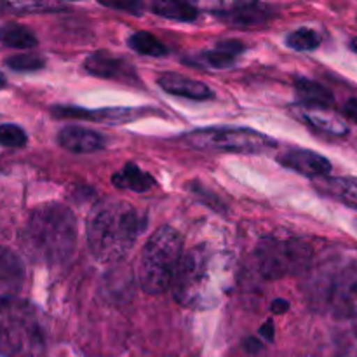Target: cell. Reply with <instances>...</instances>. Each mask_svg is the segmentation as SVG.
I'll return each mask as SVG.
<instances>
[{
  "instance_id": "9c48e42d",
  "label": "cell",
  "mask_w": 357,
  "mask_h": 357,
  "mask_svg": "<svg viewBox=\"0 0 357 357\" xmlns=\"http://www.w3.org/2000/svg\"><path fill=\"white\" fill-rule=\"evenodd\" d=\"M279 162L288 169L309 178H324L331 173V162L314 150L293 149L279 155Z\"/></svg>"
},
{
  "instance_id": "ffe728a7",
  "label": "cell",
  "mask_w": 357,
  "mask_h": 357,
  "mask_svg": "<svg viewBox=\"0 0 357 357\" xmlns=\"http://www.w3.org/2000/svg\"><path fill=\"white\" fill-rule=\"evenodd\" d=\"M303 119L309 122L310 126H314L319 131L328 132V135L333 136H345L349 132V128L345 122H342L340 119L335 117L331 114H324L319 108H309V110L303 112Z\"/></svg>"
},
{
  "instance_id": "cb8c5ba5",
  "label": "cell",
  "mask_w": 357,
  "mask_h": 357,
  "mask_svg": "<svg viewBox=\"0 0 357 357\" xmlns=\"http://www.w3.org/2000/svg\"><path fill=\"white\" fill-rule=\"evenodd\" d=\"M44 65L45 59L38 54H16L6 59V66L14 72H37Z\"/></svg>"
},
{
  "instance_id": "603a6c76",
  "label": "cell",
  "mask_w": 357,
  "mask_h": 357,
  "mask_svg": "<svg viewBox=\"0 0 357 357\" xmlns=\"http://www.w3.org/2000/svg\"><path fill=\"white\" fill-rule=\"evenodd\" d=\"M286 44L295 51H314L321 45V37L316 30L310 28H298L286 37Z\"/></svg>"
},
{
  "instance_id": "9a60e30c",
  "label": "cell",
  "mask_w": 357,
  "mask_h": 357,
  "mask_svg": "<svg viewBox=\"0 0 357 357\" xmlns=\"http://www.w3.org/2000/svg\"><path fill=\"white\" fill-rule=\"evenodd\" d=\"M244 51V45L239 40H222L216 44L215 49L201 52L197 56L199 65L208 66V68L223 70L230 68L236 63L237 56Z\"/></svg>"
},
{
  "instance_id": "7a4b0ae2",
  "label": "cell",
  "mask_w": 357,
  "mask_h": 357,
  "mask_svg": "<svg viewBox=\"0 0 357 357\" xmlns=\"http://www.w3.org/2000/svg\"><path fill=\"white\" fill-rule=\"evenodd\" d=\"M77 237L79 229L73 213L63 204H45L28 218L23 244L35 261L61 265L75 253Z\"/></svg>"
},
{
  "instance_id": "83f0119b",
  "label": "cell",
  "mask_w": 357,
  "mask_h": 357,
  "mask_svg": "<svg viewBox=\"0 0 357 357\" xmlns=\"http://www.w3.org/2000/svg\"><path fill=\"white\" fill-rule=\"evenodd\" d=\"M288 309H289V303L286 302V300H275V302L272 303V312L275 314H284Z\"/></svg>"
},
{
  "instance_id": "6da1fadb",
  "label": "cell",
  "mask_w": 357,
  "mask_h": 357,
  "mask_svg": "<svg viewBox=\"0 0 357 357\" xmlns=\"http://www.w3.org/2000/svg\"><path fill=\"white\" fill-rule=\"evenodd\" d=\"M142 230L138 211L129 202L107 199L91 209L87 216V244L94 258L114 264L128 257Z\"/></svg>"
},
{
  "instance_id": "484cf974",
  "label": "cell",
  "mask_w": 357,
  "mask_h": 357,
  "mask_svg": "<svg viewBox=\"0 0 357 357\" xmlns=\"http://www.w3.org/2000/svg\"><path fill=\"white\" fill-rule=\"evenodd\" d=\"M344 112H345V115L351 119V121H354L357 124V98H351V100L345 103Z\"/></svg>"
},
{
  "instance_id": "8fae6325",
  "label": "cell",
  "mask_w": 357,
  "mask_h": 357,
  "mask_svg": "<svg viewBox=\"0 0 357 357\" xmlns=\"http://www.w3.org/2000/svg\"><path fill=\"white\" fill-rule=\"evenodd\" d=\"M24 282V267L13 251L0 248V303L17 298Z\"/></svg>"
},
{
  "instance_id": "ac0fdd59",
  "label": "cell",
  "mask_w": 357,
  "mask_h": 357,
  "mask_svg": "<svg viewBox=\"0 0 357 357\" xmlns=\"http://www.w3.org/2000/svg\"><path fill=\"white\" fill-rule=\"evenodd\" d=\"M319 190L330 197L338 199L349 208L357 209V180L356 178H326L319 183Z\"/></svg>"
},
{
  "instance_id": "7402d4cb",
  "label": "cell",
  "mask_w": 357,
  "mask_h": 357,
  "mask_svg": "<svg viewBox=\"0 0 357 357\" xmlns=\"http://www.w3.org/2000/svg\"><path fill=\"white\" fill-rule=\"evenodd\" d=\"M129 47L136 51L138 54L152 56V58H159V56L167 54V47L155 37V35L149 33V31H136L129 37Z\"/></svg>"
},
{
  "instance_id": "3957f363",
  "label": "cell",
  "mask_w": 357,
  "mask_h": 357,
  "mask_svg": "<svg viewBox=\"0 0 357 357\" xmlns=\"http://www.w3.org/2000/svg\"><path fill=\"white\" fill-rule=\"evenodd\" d=\"M45 331L37 309L20 298L0 303V357H40Z\"/></svg>"
},
{
  "instance_id": "5b68a950",
  "label": "cell",
  "mask_w": 357,
  "mask_h": 357,
  "mask_svg": "<svg viewBox=\"0 0 357 357\" xmlns=\"http://www.w3.org/2000/svg\"><path fill=\"white\" fill-rule=\"evenodd\" d=\"M213 265L215 258L206 244L195 246L181 257L173 281L176 302L192 309H209L218 303Z\"/></svg>"
},
{
  "instance_id": "d6986e66",
  "label": "cell",
  "mask_w": 357,
  "mask_h": 357,
  "mask_svg": "<svg viewBox=\"0 0 357 357\" xmlns=\"http://www.w3.org/2000/svg\"><path fill=\"white\" fill-rule=\"evenodd\" d=\"M0 44L13 49H31L38 40L30 28L17 23H6L0 26Z\"/></svg>"
},
{
  "instance_id": "8992f818",
  "label": "cell",
  "mask_w": 357,
  "mask_h": 357,
  "mask_svg": "<svg viewBox=\"0 0 357 357\" xmlns=\"http://www.w3.org/2000/svg\"><path fill=\"white\" fill-rule=\"evenodd\" d=\"M255 258L265 279H282L298 275L312 261V248L296 237L268 236L258 243Z\"/></svg>"
},
{
  "instance_id": "30bf717a",
  "label": "cell",
  "mask_w": 357,
  "mask_h": 357,
  "mask_svg": "<svg viewBox=\"0 0 357 357\" xmlns=\"http://www.w3.org/2000/svg\"><path fill=\"white\" fill-rule=\"evenodd\" d=\"M215 16L234 24V26L251 28L261 26V24L267 23L272 13H268L267 6H261V3L241 2L220 7L218 10H215Z\"/></svg>"
},
{
  "instance_id": "d4e9b609",
  "label": "cell",
  "mask_w": 357,
  "mask_h": 357,
  "mask_svg": "<svg viewBox=\"0 0 357 357\" xmlns=\"http://www.w3.org/2000/svg\"><path fill=\"white\" fill-rule=\"evenodd\" d=\"M0 145L6 149H20L26 145V132L16 124L0 126Z\"/></svg>"
},
{
  "instance_id": "7c38bea8",
  "label": "cell",
  "mask_w": 357,
  "mask_h": 357,
  "mask_svg": "<svg viewBox=\"0 0 357 357\" xmlns=\"http://www.w3.org/2000/svg\"><path fill=\"white\" fill-rule=\"evenodd\" d=\"M59 145L73 153H94L100 152L107 145L103 135L94 129L82 128V126H66L58 135Z\"/></svg>"
},
{
  "instance_id": "f1b7e54d",
  "label": "cell",
  "mask_w": 357,
  "mask_h": 357,
  "mask_svg": "<svg viewBox=\"0 0 357 357\" xmlns=\"http://www.w3.org/2000/svg\"><path fill=\"white\" fill-rule=\"evenodd\" d=\"M260 333L264 335V337L267 338V340H272V335H274V331H272V323L265 324V326L260 330Z\"/></svg>"
},
{
  "instance_id": "277c9868",
  "label": "cell",
  "mask_w": 357,
  "mask_h": 357,
  "mask_svg": "<svg viewBox=\"0 0 357 357\" xmlns=\"http://www.w3.org/2000/svg\"><path fill=\"white\" fill-rule=\"evenodd\" d=\"M183 257V237L173 227H159L143 248L138 281L145 293L160 295L171 288Z\"/></svg>"
},
{
  "instance_id": "52a82bcc",
  "label": "cell",
  "mask_w": 357,
  "mask_h": 357,
  "mask_svg": "<svg viewBox=\"0 0 357 357\" xmlns=\"http://www.w3.org/2000/svg\"><path fill=\"white\" fill-rule=\"evenodd\" d=\"M185 142L199 150H223L236 153H260L278 143L261 132L246 128H208L185 135Z\"/></svg>"
},
{
  "instance_id": "4dcf8cb0",
  "label": "cell",
  "mask_w": 357,
  "mask_h": 357,
  "mask_svg": "<svg viewBox=\"0 0 357 357\" xmlns=\"http://www.w3.org/2000/svg\"><path fill=\"white\" fill-rule=\"evenodd\" d=\"M351 49L357 54V37H354V38H352V40H351Z\"/></svg>"
},
{
  "instance_id": "f546056e",
  "label": "cell",
  "mask_w": 357,
  "mask_h": 357,
  "mask_svg": "<svg viewBox=\"0 0 357 357\" xmlns=\"http://www.w3.org/2000/svg\"><path fill=\"white\" fill-rule=\"evenodd\" d=\"M7 86V79H6V75H3L2 72H0V89H3V87Z\"/></svg>"
},
{
  "instance_id": "44dd1931",
  "label": "cell",
  "mask_w": 357,
  "mask_h": 357,
  "mask_svg": "<svg viewBox=\"0 0 357 357\" xmlns=\"http://www.w3.org/2000/svg\"><path fill=\"white\" fill-rule=\"evenodd\" d=\"M153 14L173 21H194L199 16L197 7L188 2H171V0H159L152 3Z\"/></svg>"
},
{
  "instance_id": "4316f807",
  "label": "cell",
  "mask_w": 357,
  "mask_h": 357,
  "mask_svg": "<svg viewBox=\"0 0 357 357\" xmlns=\"http://www.w3.org/2000/svg\"><path fill=\"white\" fill-rule=\"evenodd\" d=\"M105 6H110V7H114V9H126V10L129 9L132 14L139 13V9H142V3H136V2H132V3H128V2H121V3H105Z\"/></svg>"
},
{
  "instance_id": "2e32d148",
  "label": "cell",
  "mask_w": 357,
  "mask_h": 357,
  "mask_svg": "<svg viewBox=\"0 0 357 357\" xmlns=\"http://www.w3.org/2000/svg\"><path fill=\"white\" fill-rule=\"evenodd\" d=\"M295 93L296 98L309 108H319V110H323V108L331 107L335 103L333 93L326 86L316 82V80L296 79Z\"/></svg>"
},
{
  "instance_id": "e0dca14e",
  "label": "cell",
  "mask_w": 357,
  "mask_h": 357,
  "mask_svg": "<svg viewBox=\"0 0 357 357\" xmlns=\"http://www.w3.org/2000/svg\"><path fill=\"white\" fill-rule=\"evenodd\" d=\"M114 185L117 188H124V190L146 192L155 185V181L142 167L135 166V164H126L117 174H114Z\"/></svg>"
},
{
  "instance_id": "ba28073f",
  "label": "cell",
  "mask_w": 357,
  "mask_h": 357,
  "mask_svg": "<svg viewBox=\"0 0 357 357\" xmlns=\"http://www.w3.org/2000/svg\"><path fill=\"white\" fill-rule=\"evenodd\" d=\"M314 296L335 316H357V264H349L331 274L319 275Z\"/></svg>"
},
{
  "instance_id": "4fadbf2b",
  "label": "cell",
  "mask_w": 357,
  "mask_h": 357,
  "mask_svg": "<svg viewBox=\"0 0 357 357\" xmlns=\"http://www.w3.org/2000/svg\"><path fill=\"white\" fill-rule=\"evenodd\" d=\"M157 84H159L160 89H164L166 93L173 94V96L188 98V100L204 101L211 100V98L215 96L211 87L206 86L204 82L190 79V77H185L181 75V73H164V75H160L159 79H157Z\"/></svg>"
},
{
  "instance_id": "5bb4252c",
  "label": "cell",
  "mask_w": 357,
  "mask_h": 357,
  "mask_svg": "<svg viewBox=\"0 0 357 357\" xmlns=\"http://www.w3.org/2000/svg\"><path fill=\"white\" fill-rule=\"evenodd\" d=\"M84 68L89 75L100 77V79H122L128 70H131L126 65L124 59L107 51H96L87 56Z\"/></svg>"
}]
</instances>
